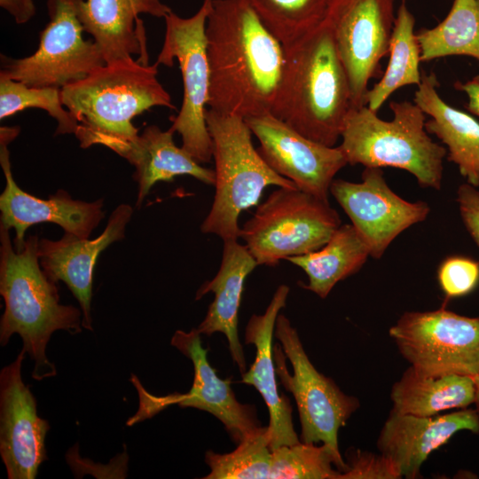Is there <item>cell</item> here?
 <instances>
[{
  "label": "cell",
  "instance_id": "obj_1",
  "mask_svg": "<svg viewBox=\"0 0 479 479\" xmlns=\"http://www.w3.org/2000/svg\"><path fill=\"white\" fill-rule=\"evenodd\" d=\"M208 108L247 118L271 113L285 47L245 0H213L208 17Z\"/></svg>",
  "mask_w": 479,
  "mask_h": 479
},
{
  "label": "cell",
  "instance_id": "obj_2",
  "mask_svg": "<svg viewBox=\"0 0 479 479\" xmlns=\"http://www.w3.org/2000/svg\"><path fill=\"white\" fill-rule=\"evenodd\" d=\"M352 108L349 78L325 19L285 47V65L271 114L306 137L335 146Z\"/></svg>",
  "mask_w": 479,
  "mask_h": 479
},
{
  "label": "cell",
  "instance_id": "obj_3",
  "mask_svg": "<svg viewBox=\"0 0 479 479\" xmlns=\"http://www.w3.org/2000/svg\"><path fill=\"white\" fill-rule=\"evenodd\" d=\"M10 229L0 224V294L4 310L0 320V343L18 334L23 349L35 362L36 381L55 376L56 367L46 355L51 334L65 330L82 332V311L59 302L58 288L43 270L38 257L39 239L27 238L20 249L12 247Z\"/></svg>",
  "mask_w": 479,
  "mask_h": 479
},
{
  "label": "cell",
  "instance_id": "obj_4",
  "mask_svg": "<svg viewBox=\"0 0 479 479\" xmlns=\"http://www.w3.org/2000/svg\"><path fill=\"white\" fill-rule=\"evenodd\" d=\"M158 64L130 59L104 65L60 89L61 102L78 123L82 148L102 145L114 150L137 135L132 120L154 106L176 109L157 79Z\"/></svg>",
  "mask_w": 479,
  "mask_h": 479
},
{
  "label": "cell",
  "instance_id": "obj_5",
  "mask_svg": "<svg viewBox=\"0 0 479 479\" xmlns=\"http://www.w3.org/2000/svg\"><path fill=\"white\" fill-rule=\"evenodd\" d=\"M389 107L391 121L381 119L366 106L350 109L339 145L348 164L400 169L421 187L440 190L446 149L429 137L425 113L407 100L391 101Z\"/></svg>",
  "mask_w": 479,
  "mask_h": 479
},
{
  "label": "cell",
  "instance_id": "obj_6",
  "mask_svg": "<svg viewBox=\"0 0 479 479\" xmlns=\"http://www.w3.org/2000/svg\"><path fill=\"white\" fill-rule=\"evenodd\" d=\"M206 122L212 140L216 191L200 230L223 241L238 240L240 215L258 203L264 188L297 187L262 158L253 145L252 131L243 117L208 108Z\"/></svg>",
  "mask_w": 479,
  "mask_h": 479
},
{
  "label": "cell",
  "instance_id": "obj_7",
  "mask_svg": "<svg viewBox=\"0 0 479 479\" xmlns=\"http://www.w3.org/2000/svg\"><path fill=\"white\" fill-rule=\"evenodd\" d=\"M341 224L327 200L279 187L258 205L240 228V238L258 265L272 267L282 259L319 249Z\"/></svg>",
  "mask_w": 479,
  "mask_h": 479
},
{
  "label": "cell",
  "instance_id": "obj_8",
  "mask_svg": "<svg viewBox=\"0 0 479 479\" xmlns=\"http://www.w3.org/2000/svg\"><path fill=\"white\" fill-rule=\"evenodd\" d=\"M274 336L281 344V349L279 345L273 348L276 373L295 399L302 442L322 443L342 457L338 433L360 406L358 399L346 395L331 378L315 368L297 330L282 314L277 318Z\"/></svg>",
  "mask_w": 479,
  "mask_h": 479
},
{
  "label": "cell",
  "instance_id": "obj_9",
  "mask_svg": "<svg viewBox=\"0 0 479 479\" xmlns=\"http://www.w3.org/2000/svg\"><path fill=\"white\" fill-rule=\"evenodd\" d=\"M213 0H204L198 12L189 18L169 12L156 63L173 67L177 59L183 79V101L177 115L171 116L170 129L182 137V147L199 163L212 159V140L206 111L209 90L206 27Z\"/></svg>",
  "mask_w": 479,
  "mask_h": 479
},
{
  "label": "cell",
  "instance_id": "obj_10",
  "mask_svg": "<svg viewBox=\"0 0 479 479\" xmlns=\"http://www.w3.org/2000/svg\"><path fill=\"white\" fill-rule=\"evenodd\" d=\"M81 0H46L49 22L40 33V43L30 56H1L0 74L27 86L62 87L76 82L106 65L94 40L82 36L78 11Z\"/></svg>",
  "mask_w": 479,
  "mask_h": 479
},
{
  "label": "cell",
  "instance_id": "obj_11",
  "mask_svg": "<svg viewBox=\"0 0 479 479\" xmlns=\"http://www.w3.org/2000/svg\"><path fill=\"white\" fill-rule=\"evenodd\" d=\"M389 334L403 357L421 373H479V318L459 315L444 305L406 311Z\"/></svg>",
  "mask_w": 479,
  "mask_h": 479
},
{
  "label": "cell",
  "instance_id": "obj_12",
  "mask_svg": "<svg viewBox=\"0 0 479 479\" xmlns=\"http://www.w3.org/2000/svg\"><path fill=\"white\" fill-rule=\"evenodd\" d=\"M171 345L188 357L193 365V381L187 393H173L157 397L144 389L132 375L131 382L138 393V409L126 422L128 426L150 419L172 404L193 407L216 417L224 426L232 441L241 442L260 426L254 405L240 403L231 388L232 378L222 380L208 361V349L201 343L197 328L190 332L177 330Z\"/></svg>",
  "mask_w": 479,
  "mask_h": 479
},
{
  "label": "cell",
  "instance_id": "obj_13",
  "mask_svg": "<svg viewBox=\"0 0 479 479\" xmlns=\"http://www.w3.org/2000/svg\"><path fill=\"white\" fill-rule=\"evenodd\" d=\"M346 70L352 107L365 106L371 79L381 74L396 16L394 0H334L326 17Z\"/></svg>",
  "mask_w": 479,
  "mask_h": 479
},
{
  "label": "cell",
  "instance_id": "obj_14",
  "mask_svg": "<svg viewBox=\"0 0 479 479\" xmlns=\"http://www.w3.org/2000/svg\"><path fill=\"white\" fill-rule=\"evenodd\" d=\"M329 192L366 244L370 256L377 259L396 237L424 221L430 211L426 202H410L395 193L380 168H365L359 183L334 179Z\"/></svg>",
  "mask_w": 479,
  "mask_h": 479
},
{
  "label": "cell",
  "instance_id": "obj_15",
  "mask_svg": "<svg viewBox=\"0 0 479 479\" xmlns=\"http://www.w3.org/2000/svg\"><path fill=\"white\" fill-rule=\"evenodd\" d=\"M260 143L258 153L298 189L328 200L334 176L348 164L340 146L313 141L271 113L245 118Z\"/></svg>",
  "mask_w": 479,
  "mask_h": 479
},
{
  "label": "cell",
  "instance_id": "obj_16",
  "mask_svg": "<svg viewBox=\"0 0 479 479\" xmlns=\"http://www.w3.org/2000/svg\"><path fill=\"white\" fill-rule=\"evenodd\" d=\"M19 130L18 127L0 129V164L5 177V186L0 195V224L14 229L15 248L21 247L30 226L43 222L56 224L67 233L88 239L105 216L103 200H77L64 190L43 200L24 192L12 177L8 150V145L18 136Z\"/></svg>",
  "mask_w": 479,
  "mask_h": 479
},
{
  "label": "cell",
  "instance_id": "obj_17",
  "mask_svg": "<svg viewBox=\"0 0 479 479\" xmlns=\"http://www.w3.org/2000/svg\"><path fill=\"white\" fill-rule=\"evenodd\" d=\"M26 352L0 373V455L9 479H34L47 459L49 422L37 414L36 401L23 382Z\"/></svg>",
  "mask_w": 479,
  "mask_h": 479
},
{
  "label": "cell",
  "instance_id": "obj_18",
  "mask_svg": "<svg viewBox=\"0 0 479 479\" xmlns=\"http://www.w3.org/2000/svg\"><path fill=\"white\" fill-rule=\"evenodd\" d=\"M132 213L130 205H119L112 212L104 232L94 240L67 232L59 240H39L38 257L43 270L55 283L60 280L68 287L80 304L82 326L88 330H92L90 303L97 259L109 245L125 237Z\"/></svg>",
  "mask_w": 479,
  "mask_h": 479
},
{
  "label": "cell",
  "instance_id": "obj_19",
  "mask_svg": "<svg viewBox=\"0 0 479 479\" xmlns=\"http://www.w3.org/2000/svg\"><path fill=\"white\" fill-rule=\"evenodd\" d=\"M461 430L479 434L476 410L464 408L429 417L391 410L380 432L377 447L398 466L402 477L416 479L420 477L421 465L428 457Z\"/></svg>",
  "mask_w": 479,
  "mask_h": 479
},
{
  "label": "cell",
  "instance_id": "obj_20",
  "mask_svg": "<svg viewBox=\"0 0 479 479\" xmlns=\"http://www.w3.org/2000/svg\"><path fill=\"white\" fill-rule=\"evenodd\" d=\"M171 12L161 0H81L78 14L106 65L133 59V55L148 64L145 30L137 16L164 19Z\"/></svg>",
  "mask_w": 479,
  "mask_h": 479
},
{
  "label": "cell",
  "instance_id": "obj_21",
  "mask_svg": "<svg viewBox=\"0 0 479 479\" xmlns=\"http://www.w3.org/2000/svg\"><path fill=\"white\" fill-rule=\"evenodd\" d=\"M289 292V287L280 285L264 313L251 316L244 334L245 343L253 344L256 354L255 362L242 373L241 381L255 387L267 405L270 415L267 427L271 451L301 442L294 428L289 399L279 393L272 355L276 320L281 309L286 306Z\"/></svg>",
  "mask_w": 479,
  "mask_h": 479
},
{
  "label": "cell",
  "instance_id": "obj_22",
  "mask_svg": "<svg viewBox=\"0 0 479 479\" xmlns=\"http://www.w3.org/2000/svg\"><path fill=\"white\" fill-rule=\"evenodd\" d=\"M258 266L245 245L238 240H224L220 268L216 275L204 282L196 293L199 300L212 292L214 300L205 318L197 327L200 334L225 335L232 360L241 374L246 372V357L238 333L239 310L247 277Z\"/></svg>",
  "mask_w": 479,
  "mask_h": 479
},
{
  "label": "cell",
  "instance_id": "obj_23",
  "mask_svg": "<svg viewBox=\"0 0 479 479\" xmlns=\"http://www.w3.org/2000/svg\"><path fill=\"white\" fill-rule=\"evenodd\" d=\"M173 134L170 128L162 130L156 125H149L141 134L114 150L136 169L137 207L159 181L170 182L177 176L188 175L203 184L215 185V170L202 167L182 146L178 147Z\"/></svg>",
  "mask_w": 479,
  "mask_h": 479
},
{
  "label": "cell",
  "instance_id": "obj_24",
  "mask_svg": "<svg viewBox=\"0 0 479 479\" xmlns=\"http://www.w3.org/2000/svg\"><path fill=\"white\" fill-rule=\"evenodd\" d=\"M434 72L423 73L413 102L429 116L425 128L446 145L448 160L469 185L479 187V122L452 107L439 95Z\"/></svg>",
  "mask_w": 479,
  "mask_h": 479
},
{
  "label": "cell",
  "instance_id": "obj_25",
  "mask_svg": "<svg viewBox=\"0 0 479 479\" xmlns=\"http://www.w3.org/2000/svg\"><path fill=\"white\" fill-rule=\"evenodd\" d=\"M474 377L461 374L428 375L410 365L390 392L392 411L429 417L452 409H464L475 401Z\"/></svg>",
  "mask_w": 479,
  "mask_h": 479
},
{
  "label": "cell",
  "instance_id": "obj_26",
  "mask_svg": "<svg viewBox=\"0 0 479 479\" xmlns=\"http://www.w3.org/2000/svg\"><path fill=\"white\" fill-rule=\"evenodd\" d=\"M369 249L352 224H341L319 249L287 260L300 267L308 277L302 287L326 298L340 281L357 272Z\"/></svg>",
  "mask_w": 479,
  "mask_h": 479
},
{
  "label": "cell",
  "instance_id": "obj_27",
  "mask_svg": "<svg viewBox=\"0 0 479 479\" xmlns=\"http://www.w3.org/2000/svg\"><path fill=\"white\" fill-rule=\"evenodd\" d=\"M415 18L405 0H401L396 15L389 44V59L381 80L369 89L365 106L378 112L396 90L407 85H419L420 48L414 32Z\"/></svg>",
  "mask_w": 479,
  "mask_h": 479
},
{
  "label": "cell",
  "instance_id": "obj_28",
  "mask_svg": "<svg viewBox=\"0 0 479 479\" xmlns=\"http://www.w3.org/2000/svg\"><path fill=\"white\" fill-rule=\"evenodd\" d=\"M421 61L469 56L479 61V0H453L447 16L416 33Z\"/></svg>",
  "mask_w": 479,
  "mask_h": 479
},
{
  "label": "cell",
  "instance_id": "obj_29",
  "mask_svg": "<svg viewBox=\"0 0 479 479\" xmlns=\"http://www.w3.org/2000/svg\"><path fill=\"white\" fill-rule=\"evenodd\" d=\"M263 25L287 47L317 27L334 0H245Z\"/></svg>",
  "mask_w": 479,
  "mask_h": 479
},
{
  "label": "cell",
  "instance_id": "obj_30",
  "mask_svg": "<svg viewBox=\"0 0 479 479\" xmlns=\"http://www.w3.org/2000/svg\"><path fill=\"white\" fill-rule=\"evenodd\" d=\"M271 459L268 427H259L231 452L208 451L210 473L204 479H270Z\"/></svg>",
  "mask_w": 479,
  "mask_h": 479
},
{
  "label": "cell",
  "instance_id": "obj_31",
  "mask_svg": "<svg viewBox=\"0 0 479 479\" xmlns=\"http://www.w3.org/2000/svg\"><path fill=\"white\" fill-rule=\"evenodd\" d=\"M271 452L270 479H340L347 466L342 457L323 444L300 442Z\"/></svg>",
  "mask_w": 479,
  "mask_h": 479
},
{
  "label": "cell",
  "instance_id": "obj_32",
  "mask_svg": "<svg viewBox=\"0 0 479 479\" xmlns=\"http://www.w3.org/2000/svg\"><path fill=\"white\" fill-rule=\"evenodd\" d=\"M46 111L58 122L56 134H75L78 123L61 102L60 89L31 87L0 74V119L27 108Z\"/></svg>",
  "mask_w": 479,
  "mask_h": 479
},
{
  "label": "cell",
  "instance_id": "obj_33",
  "mask_svg": "<svg viewBox=\"0 0 479 479\" xmlns=\"http://www.w3.org/2000/svg\"><path fill=\"white\" fill-rule=\"evenodd\" d=\"M437 279L447 299L465 296L479 283V262L459 255L447 257L438 268Z\"/></svg>",
  "mask_w": 479,
  "mask_h": 479
},
{
  "label": "cell",
  "instance_id": "obj_34",
  "mask_svg": "<svg viewBox=\"0 0 479 479\" xmlns=\"http://www.w3.org/2000/svg\"><path fill=\"white\" fill-rule=\"evenodd\" d=\"M346 468L340 479H399L398 466L389 458L358 449L348 453Z\"/></svg>",
  "mask_w": 479,
  "mask_h": 479
},
{
  "label": "cell",
  "instance_id": "obj_35",
  "mask_svg": "<svg viewBox=\"0 0 479 479\" xmlns=\"http://www.w3.org/2000/svg\"><path fill=\"white\" fill-rule=\"evenodd\" d=\"M456 200L465 227L479 248V191L468 183L462 184Z\"/></svg>",
  "mask_w": 479,
  "mask_h": 479
},
{
  "label": "cell",
  "instance_id": "obj_36",
  "mask_svg": "<svg viewBox=\"0 0 479 479\" xmlns=\"http://www.w3.org/2000/svg\"><path fill=\"white\" fill-rule=\"evenodd\" d=\"M0 6L13 17L17 24L27 23L35 13L34 0H0Z\"/></svg>",
  "mask_w": 479,
  "mask_h": 479
},
{
  "label": "cell",
  "instance_id": "obj_37",
  "mask_svg": "<svg viewBox=\"0 0 479 479\" xmlns=\"http://www.w3.org/2000/svg\"><path fill=\"white\" fill-rule=\"evenodd\" d=\"M456 90L464 91L468 97L467 109L473 114L479 116V75L474 76L466 82L454 83Z\"/></svg>",
  "mask_w": 479,
  "mask_h": 479
},
{
  "label": "cell",
  "instance_id": "obj_38",
  "mask_svg": "<svg viewBox=\"0 0 479 479\" xmlns=\"http://www.w3.org/2000/svg\"><path fill=\"white\" fill-rule=\"evenodd\" d=\"M474 381L475 388L474 404H475V410L479 415V373L474 376Z\"/></svg>",
  "mask_w": 479,
  "mask_h": 479
}]
</instances>
